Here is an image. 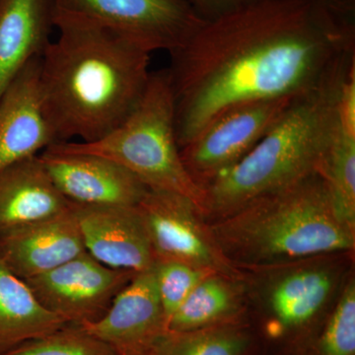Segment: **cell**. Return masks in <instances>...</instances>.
I'll list each match as a JSON object with an SVG mask.
<instances>
[{
	"label": "cell",
	"mask_w": 355,
	"mask_h": 355,
	"mask_svg": "<svg viewBox=\"0 0 355 355\" xmlns=\"http://www.w3.org/2000/svg\"><path fill=\"white\" fill-rule=\"evenodd\" d=\"M167 69L180 148L231 107L298 98L355 64V0H251L203 21Z\"/></svg>",
	"instance_id": "cell-1"
},
{
	"label": "cell",
	"mask_w": 355,
	"mask_h": 355,
	"mask_svg": "<svg viewBox=\"0 0 355 355\" xmlns=\"http://www.w3.org/2000/svg\"><path fill=\"white\" fill-rule=\"evenodd\" d=\"M40 62L26 65L0 96V171L57 144L42 99Z\"/></svg>",
	"instance_id": "cell-14"
},
{
	"label": "cell",
	"mask_w": 355,
	"mask_h": 355,
	"mask_svg": "<svg viewBox=\"0 0 355 355\" xmlns=\"http://www.w3.org/2000/svg\"><path fill=\"white\" fill-rule=\"evenodd\" d=\"M298 349L303 355H355V273L323 324Z\"/></svg>",
	"instance_id": "cell-22"
},
{
	"label": "cell",
	"mask_w": 355,
	"mask_h": 355,
	"mask_svg": "<svg viewBox=\"0 0 355 355\" xmlns=\"http://www.w3.org/2000/svg\"><path fill=\"white\" fill-rule=\"evenodd\" d=\"M55 19V0H0V96L26 65L42 57Z\"/></svg>",
	"instance_id": "cell-16"
},
{
	"label": "cell",
	"mask_w": 355,
	"mask_h": 355,
	"mask_svg": "<svg viewBox=\"0 0 355 355\" xmlns=\"http://www.w3.org/2000/svg\"><path fill=\"white\" fill-rule=\"evenodd\" d=\"M86 251L103 265L141 272L153 268V248L137 207L74 203Z\"/></svg>",
	"instance_id": "cell-13"
},
{
	"label": "cell",
	"mask_w": 355,
	"mask_h": 355,
	"mask_svg": "<svg viewBox=\"0 0 355 355\" xmlns=\"http://www.w3.org/2000/svg\"><path fill=\"white\" fill-rule=\"evenodd\" d=\"M57 144L113 160L139 178L149 190L186 196L202 211V191L189 176L180 155L174 95L167 69L151 72L137 106L108 135L91 144Z\"/></svg>",
	"instance_id": "cell-6"
},
{
	"label": "cell",
	"mask_w": 355,
	"mask_h": 355,
	"mask_svg": "<svg viewBox=\"0 0 355 355\" xmlns=\"http://www.w3.org/2000/svg\"><path fill=\"white\" fill-rule=\"evenodd\" d=\"M253 340L250 322L169 331L155 355H248Z\"/></svg>",
	"instance_id": "cell-21"
},
{
	"label": "cell",
	"mask_w": 355,
	"mask_h": 355,
	"mask_svg": "<svg viewBox=\"0 0 355 355\" xmlns=\"http://www.w3.org/2000/svg\"><path fill=\"white\" fill-rule=\"evenodd\" d=\"M295 98L236 105L216 116L180 148L189 176L202 190L251 153Z\"/></svg>",
	"instance_id": "cell-8"
},
{
	"label": "cell",
	"mask_w": 355,
	"mask_h": 355,
	"mask_svg": "<svg viewBox=\"0 0 355 355\" xmlns=\"http://www.w3.org/2000/svg\"><path fill=\"white\" fill-rule=\"evenodd\" d=\"M349 69L324 87L295 98L251 153L203 187L205 220H220L252 200L316 173L338 130L336 103Z\"/></svg>",
	"instance_id": "cell-4"
},
{
	"label": "cell",
	"mask_w": 355,
	"mask_h": 355,
	"mask_svg": "<svg viewBox=\"0 0 355 355\" xmlns=\"http://www.w3.org/2000/svg\"><path fill=\"white\" fill-rule=\"evenodd\" d=\"M81 327L118 355H155L170 331L154 265L135 275L99 321Z\"/></svg>",
	"instance_id": "cell-12"
},
{
	"label": "cell",
	"mask_w": 355,
	"mask_h": 355,
	"mask_svg": "<svg viewBox=\"0 0 355 355\" xmlns=\"http://www.w3.org/2000/svg\"><path fill=\"white\" fill-rule=\"evenodd\" d=\"M39 157L58 191L76 205L137 207L149 191L125 167L96 154L53 144Z\"/></svg>",
	"instance_id": "cell-11"
},
{
	"label": "cell",
	"mask_w": 355,
	"mask_h": 355,
	"mask_svg": "<svg viewBox=\"0 0 355 355\" xmlns=\"http://www.w3.org/2000/svg\"><path fill=\"white\" fill-rule=\"evenodd\" d=\"M72 205L58 191L39 155L0 171V234L58 216Z\"/></svg>",
	"instance_id": "cell-17"
},
{
	"label": "cell",
	"mask_w": 355,
	"mask_h": 355,
	"mask_svg": "<svg viewBox=\"0 0 355 355\" xmlns=\"http://www.w3.org/2000/svg\"><path fill=\"white\" fill-rule=\"evenodd\" d=\"M316 173L328 189L336 214L355 231V135L338 125Z\"/></svg>",
	"instance_id": "cell-20"
},
{
	"label": "cell",
	"mask_w": 355,
	"mask_h": 355,
	"mask_svg": "<svg viewBox=\"0 0 355 355\" xmlns=\"http://www.w3.org/2000/svg\"><path fill=\"white\" fill-rule=\"evenodd\" d=\"M155 261H178L209 272L237 275L223 256L197 203L171 191H147L137 205Z\"/></svg>",
	"instance_id": "cell-9"
},
{
	"label": "cell",
	"mask_w": 355,
	"mask_h": 355,
	"mask_svg": "<svg viewBox=\"0 0 355 355\" xmlns=\"http://www.w3.org/2000/svg\"><path fill=\"white\" fill-rule=\"evenodd\" d=\"M85 252L74 203L58 216L0 234V261L23 280L51 272Z\"/></svg>",
	"instance_id": "cell-15"
},
{
	"label": "cell",
	"mask_w": 355,
	"mask_h": 355,
	"mask_svg": "<svg viewBox=\"0 0 355 355\" xmlns=\"http://www.w3.org/2000/svg\"><path fill=\"white\" fill-rule=\"evenodd\" d=\"M240 270L249 321H258L270 340L299 349L323 324L355 273V252Z\"/></svg>",
	"instance_id": "cell-5"
},
{
	"label": "cell",
	"mask_w": 355,
	"mask_h": 355,
	"mask_svg": "<svg viewBox=\"0 0 355 355\" xmlns=\"http://www.w3.org/2000/svg\"><path fill=\"white\" fill-rule=\"evenodd\" d=\"M154 270L159 298L168 327L173 315L181 307L193 288L205 277L214 272L178 261H155Z\"/></svg>",
	"instance_id": "cell-24"
},
{
	"label": "cell",
	"mask_w": 355,
	"mask_h": 355,
	"mask_svg": "<svg viewBox=\"0 0 355 355\" xmlns=\"http://www.w3.org/2000/svg\"><path fill=\"white\" fill-rule=\"evenodd\" d=\"M55 17L106 28L144 50H179L195 34L202 18L189 0H55Z\"/></svg>",
	"instance_id": "cell-7"
},
{
	"label": "cell",
	"mask_w": 355,
	"mask_h": 355,
	"mask_svg": "<svg viewBox=\"0 0 355 355\" xmlns=\"http://www.w3.org/2000/svg\"><path fill=\"white\" fill-rule=\"evenodd\" d=\"M209 225L222 254L238 270L355 252V231L336 214L317 173Z\"/></svg>",
	"instance_id": "cell-3"
},
{
	"label": "cell",
	"mask_w": 355,
	"mask_h": 355,
	"mask_svg": "<svg viewBox=\"0 0 355 355\" xmlns=\"http://www.w3.org/2000/svg\"><path fill=\"white\" fill-rule=\"evenodd\" d=\"M137 273L109 268L85 252L25 282L46 310L67 324L85 326L106 315Z\"/></svg>",
	"instance_id": "cell-10"
},
{
	"label": "cell",
	"mask_w": 355,
	"mask_h": 355,
	"mask_svg": "<svg viewBox=\"0 0 355 355\" xmlns=\"http://www.w3.org/2000/svg\"><path fill=\"white\" fill-rule=\"evenodd\" d=\"M65 324L39 302L25 280L0 261V355Z\"/></svg>",
	"instance_id": "cell-19"
},
{
	"label": "cell",
	"mask_w": 355,
	"mask_h": 355,
	"mask_svg": "<svg viewBox=\"0 0 355 355\" xmlns=\"http://www.w3.org/2000/svg\"><path fill=\"white\" fill-rule=\"evenodd\" d=\"M1 355H118L83 327L67 324L49 335L22 343Z\"/></svg>",
	"instance_id": "cell-23"
},
{
	"label": "cell",
	"mask_w": 355,
	"mask_h": 355,
	"mask_svg": "<svg viewBox=\"0 0 355 355\" xmlns=\"http://www.w3.org/2000/svg\"><path fill=\"white\" fill-rule=\"evenodd\" d=\"M55 23L58 39L40 62L44 112L57 144H91L139 104L153 72L151 53L100 26L64 17Z\"/></svg>",
	"instance_id": "cell-2"
},
{
	"label": "cell",
	"mask_w": 355,
	"mask_h": 355,
	"mask_svg": "<svg viewBox=\"0 0 355 355\" xmlns=\"http://www.w3.org/2000/svg\"><path fill=\"white\" fill-rule=\"evenodd\" d=\"M242 322L250 321L241 272H212L193 288L173 315L169 331L179 333Z\"/></svg>",
	"instance_id": "cell-18"
},
{
	"label": "cell",
	"mask_w": 355,
	"mask_h": 355,
	"mask_svg": "<svg viewBox=\"0 0 355 355\" xmlns=\"http://www.w3.org/2000/svg\"><path fill=\"white\" fill-rule=\"evenodd\" d=\"M251 0H189L203 20H211L227 13Z\"/></svg>",
	"instance_id": "cell-25"
}]
</instances>
